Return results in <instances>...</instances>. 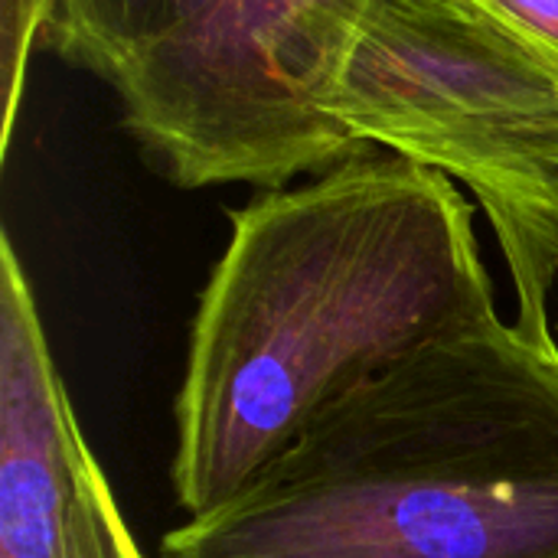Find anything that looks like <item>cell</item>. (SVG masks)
<instances>
[{
  "instance_id": "obj_1",
  "label": "cell",
  "mask_w": 558,
  "mask_h": 558,
  "mask_svg": "<svg viewBox=\"0 0 558 558\" xmlns=\"http://www.w3.org/2000/svg\"><path fill=\"white\" fill-rule=\"evenodd\" d=\"M229 226L173 402L186 517L232 500L383 369L497 317L468 199L399 154L262 190Z\"/></svg>"
},
{
  "instance_id": "obj_2",
  "label": "cell",
  "mask_w": 558,
  "mask_h": 558,
  "mask_svg": "<svg viewBox=\"0 0 558 558\" xmlns=\"http://www.w3.org/2000/svg\"><path fill=\"white\" fill-rule=\"evenodd\" d=\"M157 558H558V350L500 314L330 405Z\"/></svg>"
},
{
  "instance_id": "obj_3",
  "label": "cell",
  "mask_w": 558,
  "mask_h": 558,
  "mask_svg": "<svg viewBox=\"0 0 558 558\" xmlns=\"http://www.w3.org/2000/svg\"><path fill=\"white\" fill-rule=\"evenodd\" d=\"M324 108L356 147L471 186L517 291V327L556 343V72L471 0H366Z\"/></svg>"
},
{
  "instance_id": "obj_4",
  "label": "cell",
  "mask_w": 558,
  "mask_h": 558,
  "mask_svg": "<svg viewBox=\"0 0 558 558\" xmlns=\"http://www.w3.org/2000/svg\"><path fill=\"white\" fill-rule=\"evenodd\" d=\"M366 0H213L111 85L124 128L183 190H281L360 154L327 114Z\"/></svg>"
},
{
  "instance_id": "obj_5",
  "label": "cell",
  "mask_w": 558,
  "mask_h": 558,
  "mask_svg": "<svg viewBox=\"0 0 558 558\" xmlns=\"http://www.w3.org/2000/svg\"><path fill=\"white\" fill-rule=\"evenodd\" d=\"M78 418L29 278L0 242V558H65L78 484Z\"/></svg>"
},
{
  "instance_id": "obj_6",
  "label": "cell",
  "mask_w": 558,
  "mask_h": 558,
  "mask_svg": "<svg viewBox=\"0 0 558 558\" xmlns=\"http://www.w3.org/2000/svg\"><path fill=\"white\" fill-rule=\"evenodd\" d=\"M213 0H52L43 46L108 85Z\"/></svg>"
},
{
  "instance_id": "obj_7",
  "label": "cell",
  "mask_w": 558,
  "mask_h": 558,
  "mask_svg": "<svg viewBox=\"0 0 558 558\" xmlns=\"http://www.w3.org/2000/svg\"><path fill=\"white\" fill-rule=\"evenodd\" d=\"M65 558H144L118 510L101 464L95 461L85 441L78 448V484L69 520Z\"/></svg>"
},
{
  "instance_id": "obj_8",
  "label": "cell",
  "mask_w": 558,
  "mask_h": 558,
  "mask_svg": "<svg viewBox=\"0 0 558 558\" xmlns=\"http://www.w3.org/2000/svg\"><path fill=\"white\" fill-rule=\"evenodd\" d=\"M3 13V121H0V150L7 154L13 128H16V111H20V92H23V72L29 59V46L43 36L49 3L52 0H0Z\"/></svg>"
},
{
  "instance_id": "obj_9",
  "label": "cell",
  "mask_w": 558,
  "mask_h": 558,
  "mask_svg": "<svg viewBox=\"0 0 558 558\" xmlns=\"http://www.w3.org/2000/svg\"><path fill=\"white\" fill-rule=\"evenodd\" d=\"M520 36L558 75V0H471Z\"/></svg>"
},
{
  "instance_id": "obj_10",
  "label": "cell",
  "mask_w": 558,
  "mask_h": 558,
  "mask_svg": "<svg viewBox=\"0 0 558 558\" xmlns=\"http://www.w3.org/2000/svg\"><path fill=\"white\" fill-rule=\"evenodd\" d=\"M556 327H558V324H556Z\"/></svg>"
}]
</instances>
